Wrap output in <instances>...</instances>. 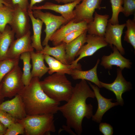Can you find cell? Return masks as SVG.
<instances>
[{
	"label": "cell",
	"mask_w": 135,
	"mask_h": 135,
	"mask_svg": "<svg viewBox=\"0 0 135 135\" xmlns=\"http://www.w3.org/2000/svg\"><path fill=\"white\" fill-rule=\"evenodd\" d=\"M87 23L85 21L74 22L72 20L56 30L50 38V40L54 46L61 44L64 39L72 32L81 30H87Z\"/></svg>",
	"instance_id": "cell-16"
},
{
	"label": "cell",
	"mask_w": 135,
	"mask_h": 135,
	"mask_svg": "<svg viewBox=\"0 0 135 135\" xmlns=\"http://www.w3.org/2000/svg\"><path fill=\"white\" fill-rule=\"evenodd\" d=\"M102 0H82L81 3L77 4L74 10V18L73 20L75 23L82 21L86 22L87 24L92 21L93 15L96 9L100 10L106 8L102 7L100 4Z\"/></svg>",
	"instance_id": "cell-7"
},
{
	"label": "cell",
	"mask_w": 135,
	"mask_h": 135,
	"mask_svg": "<svg viewBox=\"0 0 135 135\" xmlns=\"http://www.w3.org/2000/svg\"><path fill=\"white\" fill-rule=\"evenodd\" d=\"M32 62V69L31 72L32 77H36L41 78L48 72L49 68L44 62V54L34 51L30 52Z\"/></svg>",
	"instance_id": "cell-23"
},
{
	"label": "cell",
	"mask_w": 135,
	"mask_h": 135,
	"mask_svg": "<svg viewBox=\"0 0 135 135\" xmlns=\"http://www.w3.org/2000/svg\"><path fill=\"white\" fill-rule=\"evenodd\" d=\"M112 49L113 52L110 54L102 56L101 65L106 69H112L113 66H116L122 70L125 68H130L132 63L130 60L124 57L114 46Z\"/></svg>",
	"instance_id": "cell-17"
},
{
	"label": "cell",
	"mask_w": 135,
	"mask_h": 135,
	"mask_svg": "<svg viewBox=\"0 0 135 135\" xmlns=\"http://www.w3.org/2000/svg\"><path fill=\"white\" fill-rule=\"evenodd\" d=\"M32 13L35 18L40 20L45 25L44 31L46 36L42 43L44 46L48 44L52 35L60 26L68 22L62 16L56 15L49 12H44L40 10H33Z\"/></svg>",
	"instance_id": "cell-6"
},
{
	"label": "cell",
	"mask_w": 135,
	"mask_h": 135,
	"mask_svg": "<svg viewBox=\"0 0 135 135\" xmlns=\"http://www.w3.org/2000/svg\"><path fill=\"white\" fill-rule=\"evenodd\" d=\"M12 3L13 6L17 5L22 9L27 10L29 5L28 0H12Z\"/></svg>",
	"instance_id": "cell-36"
},
{
	"label": "cell",
	"mask_w": 135,
	"mask_h": 135,
	"mask_svg": "<svg viewBox=\"0 0 135 135\" xmlns=\"http://www.w3.org/2000/svg\"><path fill=\"white\" fill-rule=\"evenodd\" d=\"M65 45V44L62 42L58 45L51 47L48 44L45 46L42 51L38 52L52 56L64 64H70L66 59Z\"/></svg>",
	"instance_id": "cell-25"
},
{
	"label": "cell",
	"mask_w": 135,
	"mask_h": 135,
	"mask_svg": "<svg viewBox=\"0 0 135 135\" xmlns=\"http://www.w3.org/2000/svg\"><path fill=\"white\" fill-rule=\"evenodd\" d=\"M21 97L27 115L57 113L60 102L49 97L44 92L40 78L32 77L30 84L18 93Z\"/></svg>",
	"instance_id": "cell-2"
},
{
	"label": "cell",
	"mask_w": 135,
	"mask_h": 135,
	"mask_svg": "<svg viewBox=\"0 0 135 135\" xmlns=\"http://www.w3.org/2000/svg\"><path fill=\"white\" fill-rule=\"evenodd\" d=\"M20 58L22 60L23 64L22 81L24 86H26L30 84L32 78L30 71L32 65L30 63V52H25L22 54Z\"/></svg>",
	"instance_id": "cell-26"
},
{
	"label": "cell",
	"mask_w": 135,
	"mask_h": 135,
	"mask_svg": "<svg viewBox=\"0 0 135 135\" xmlns=\"http://www.w3.org/2000/svg\"><path fill=\"white\" fill-rule=\"evenodd\" d=\"M92 89L98 103L97 111L92 118V120L98 123L101 122L103 115L107 111L112 108L118 105L117 102H112V99L106 98L102 96L100 93V88L97 86L93 85L88 82Z\"/></svg>",
	"instance_id": "cell-15"
},
{
	"label": "cell",
	"mask_w": 135,
	"mask_h": 135,
	"mask_svg": "<svg viewBox=\"0 0 135 135\" xmlns=\"http://www.w3.org/2000/svg\"><path fill=\"white\" fill-rule=\"evenodd\" d=\"M127 30L125 32L124 40L130 44L135 49V19H128L126 21Z\"/></svg>",
	"instance_id": "cell-29"
},
{
	"label": "cell",
	"mask_w": 135,
	"mask_h": 135,
	"mask_svg": "<svg viewBox=\"0 0 135 135\" xmlns=\"http://www.w3.org/2000/svg\"><path fill=\"white\" fill-rule=\"evenodd\" d=\"M4 2L8 4L13 6L12 3V0H3Z\"/></svg>",
	"instance_id": "cell-42"
},
{
	"label": "cell",
	"mask_w": 135,
	"mask_h": 135,
	"mask_svg": "<svg viewBox=\"0 0 135 135\" xmlns=\"http://www.w3.org/2000/svg\"><path fill=\"white\" fill-rule=\"evenodd\" d=\"M122 12L128 17L134 14L135 11V0H123Z\"/></svg>",
	"instance_id": "cell-32"
},
{
	"label": "cell",
	"mask_w": 135,
	"mask_h": 135,
	"mask_svg": "<svg viewBox=\"0 0 135 135\" xmlns=\"http://www.w3.org/2000/svg\"><path fill=\"white\" fill-rule=\"evenodd\" d=\"M0 110L7 112L16 120H22L27 115L22 99L19 94L12 99L0 104Z\"/></svg>",
	"instance_id": "cell-14"
},
{
	"label": "cell",
	"mask_w": 135,
	"mask_h": 135,
	"mask_svg": "<svg viewBox=\"0 0 135 135\" xmlns=\"http://www.w3.org/2000/svg\"><path fill=\"white\" fill-rule=\"evenodd\" d=\"M44 0H30V3L28 8L31 9L32 7L37 3H39ZM57 2L60 3L62 2V0H54Z\"/></svg>",
	"instance_id": "cell-37"
},
{
	"label": "cell",
	"mask_w": 135,
	"mask_h": 135,
	"mask_svg": "<svg viewBox=\"0 0 135 135\" xmlns=\"http://www.w3.org/2000/svg\"><path fill=\"white\" fill-rule=\"evenodd\" d=\"M7 128L0 122V135H4Z\"/></svg>",
	"instance_id": "cell-38"
},
{
	"label": "cell",
	"mask_w": 135,
	"mask_h": 135,
	"mask_svg": "<svg viewBox=\"0 0 135 135\" xmlns=\"http://www.w3.org/2000/svg\"><path fill=\"white\" fill-rule=\"evenodd\" d=\"M17 120L7 112L0 110V122L6 128Z\"/></svg>",
	"instance_id": "cell-33"
},
{
	"label": "cell",
	"mask_w": 135,
	"mask_h": 135,
	"mask_svg": "<svg viewBox=\"0 0 135 135\" xmlns=\"http://www.w3.org/2000/svg\"><path fill=\"white\" fill-rule=\"evenodd\" d=\"M126 24L113 25L108 22L104 36L106 42L112 48L113 45L122 55L125 52L122 43L121 38L123 31Z\"/></svg>",
	"instance_id": "cell-13"
},
{
	"label": "cell",
	"mask_w": 135,
	"mask_h": 135,
	"mask_svg": "<svg viewBox=\"0 0 135 135\" xmlns=\"http://www.w3.org/2000/svg\"><path fill=\"white\" fill-rule=\"evenodd\" d=\"M15 36L14 32L8 25L3 32H0V61L7 58V52Z\"/></svg>",
	"instance_id": "cell-24"
},
{
	"label": "cell",
	"mask_w": 135,
	"mask_h": 135,
	"mask_svg": "<svg viewBox=\"0 0 135 135\" xmlns=\"http://www.w3.org/2000/svg\"><path fill=\"white\" fill-rule=\"evenodd\" d=\"M6 5V6H12L4 2L3 0H0V6H3L4 5Z\"/></svg>",
	"instance_id": "cell-41"
},
{
	"label": "cell",
	"mask_w": 135,
	"mask_h": 135,
	"mask_svg": "<svg viewBox=\"0 0 135 135\" xmlns=\"http://www.w3.org/2000/svg\"><path fill=\"white\" fill-rule=\"evenodd\" d=\"M31 34L30 30L24 36L14 40L8 51L7 58L12 59L20 58L22 54L34 51V49L31 44Z\"/></svg>",
	"instance_id": "cell-11"
},
{
	"label": "cell",
	"mask_w": 135,
	"mask_h": 135,
	"mask_svg": "<svg viewBox=\"0 0 135 135\" xmlns=\"http://www.w3.org/2000/svg\"><path fill=\"white\" fill-rule=\"evenodd\" d=\"M122 70L119 68H117V76L112 83L107 84L100 81V82L101 88H104L114 92L116 96V101L121 106L124 104L122 98V94L132 88L130 82L126 81L123 77Z\"/></svg>",
	"instance_id": "cell-10"
},
{
	"label": "cell",
	"mask_w": 135,
	"mask_h": 135,
	"mask_svg": "<svg viewBox=\"0 0 135 135\" xmlns=\"http://www.w3.org/2000/svg\"><path fill=\"white\" fill-rule=\"evenodd\" d=\"M14 10V6L4 5L0 6V32L4 30L6 26L10 24Z\"/></svg>",
	"instance_id": "cell-27"
},
{
	"label": "cell",
	"mask_w": 135,
	"mask_h": 135,
	"mask_svg": "<svg viewBox=\"0 0 135 135\" xmlns=\"http://www.w3.org/2000/svg\"><path fill=\"white\" fill-rule=\"evenodd\" d=\"M54 115L48 114L26 115L17 121L23 124L26 135H49L56 130Z\"/></svg>",
	"instance_id": "cell-4"
},
{
	"label": "cell",
	"mask_w": 135,
	"mask_h": 135,
	"mask_svg": "<svg viewBox=\"0 0 135 135\" xmlns=\"http://www.w3.org/2000/svg\"><path fill=\"white\" fill-rule=\"evenodd\" d=\"M25 134L24 127L21 123L17 121L10 125L7 128L5 135H18Z\"/></svg>",
	"instance_id": "cell-31"
},
{
	"label": "cell",
	"mask_w": 135,
	"mask_h": 135,
	"mask_svg": "<svg viewBox=\"0 0 135 135\" xmlns=\"http://www.w3.org/2000/svg\"><path fill=\"white\" fill-rule=\"evenodd\" d=\"M41 86L44 92L53 100L67 102L70 98L74 87L65 74L54 73L41 81Z\"/></svg>",
	"instance_id": "cell-3"
},
{
	"label": "cell",
	"mask_w": 135,
	"mask_h": 135,
	"mask_svg": "<svg viewBox=\"0 0 135 135\" xmlns=\"http://www.w3.org/2000/svg\"><path fill=\"white\" fill-rule=\"evenodd\" d=\"M22 72L18 64L16 65L3 78L1 91L4 97L11 98L24 88L22 80Z\"/></svg>",
	"instance_id": "cell-5"
},
{
	"label": "cell",
	"mask_w": 135,
	"mask_h": 135,
	"mask_svg": "<svg viewBox=\"0 0 135 135\" xmlns=\"http://www.w3.org/2000/svg\"><path fill=\"white\" fill-rule=\"evenodd\" d=\"M111 4L112 14L111 18L108 22L112 24H119L118 16L120 12L123 10V0H110Z\"/></svg>",
	"instance_id": "cell-30"
},
{
	"label": "cell",
	"mask_w": 135,
	"mask_h": 135,
	"mask_svg": "<svg viewBox=\"0 0 135 135\" xmlns=\"http://www.w3.org/2000/svg\"><path fill=\"white\" fill-rule=\"evenodd\" d=\"M99 130L104 135H112L113 133L112 127L106 122L100 123L99 125Z\"/></svg>",
	"instance_id": "cell-35"
},
{
	"label": "cell",
	"mask_w": 135,
	"mask_h": 135,
	"mask_svg": "<svg viewBox=\"0 0 135 135\" xmlns=\"http://www.w3.org/2000/svg\"><path fill=\"white\" fill-rule=\"evenodd\" d=\"M44 60L48 66V72L50 75L58 73L70 75L74 69L82 70V68L72 64L67 65L46 54H44Z\"/></svg>",
	"instance_id": "cell-20"
},
{
	"label": "cell",
	"mask_w": 135,
	"mask_h": 135,
	"mask_svg": "<svg viewBox=\"0 0 135 135\" xmlns=\"http://www.w3.org/2000/svg\"><path fill=\"white\" fill-rule=\"evenodd\" d=\"M19 59L6 58L0 61V84L5 76L18 64Z\"/></svg>",
	"instance_id": "cell-28"
},
{
	"label": "cell",
	"mask_w": 135,
	"mask_h": 135,
	"mask_svg": "<svg viewBox=\"0 0 135 135\" xmlns=\"http://www.w3.org/2000/svg\"><path fill=\"white\" fill-rule=\"evenodd\" d=\"M28 12L32 25L33 34L31 37L32 46L36 52H39L43 49L42 44L41 37L42 29L43 24L40 19L35 18L32 13V10L28 8Z\"/></svg>",
	"instance_id": "cell-19"
},
{
	"label": "cell",
	"mask_w": 135,
	"mask_h": 135,
	"mask_svg": "<svg viewBox=\"0 0 135 135\" xmlns=\"http://www.w3.org/2000/svg\"><path fill=\"white\" fill-rule=\"evenodd\" d=\"M82 0H78L74 2L60 5L50 2H46L44 4L38 6H33L31 9L34 10H53L60 14L68 22L74 18L73 10L76 6Z\"/></svg>",
	"instance_id": "cell-12"
},
{
	"label": "cell",
	"mask_w": 135,
	"mask_h": 135,
	"mask_svg": "<svg viewBox=\"0 0 135 135\" xmlns=\"http://www.w3.org/2000/svg\"><path fill=\"white\" fill-rule=\"evenodd\" d=\"M86 43L78 52V58L71 64L76 66L81 67L78 62L85 57L92 55L100 49L106 46L108 44L105 40L104 37H100L88 34L86 36Z\"/></svg>",
	"instance_id": "cell-9"
},
{
	"label": "cell",
	"mask_w": 135,
	"mask_h": 135,
	"mask_svg": "<svg viewBox=\"0 0 135 135\" xmlns=\"http://www.w3.org/2000/svg\"><path fill=\"white\" fill-rule=\"evenodd\" d=\"M2 84L1 83L0 84V104L3 100L4 97L3 96L1 91Z\"/></svg>",
	"instance_id": "cell-39"
},
{
	"label": "cell",
	"mask_w": 135,
	"mask_h": 135,
	"mask_svg": "<svg viewBox=\"0 0 135 135\" xmlns=\"http://www.w3.org/2000/svg\"><path fill=\"white\" fill-rule=\"evenodd\" d=\"M87 32L86 30L77 38L66 44L65 49L66 58L69 64H71L74 60L78 52L86 43Z\"/></svg>",
	"instance_id": "cell-21"
},
{
	"label": "cell",
	"mask_w": 135,
	"mask_h": 135,
	"mask_svg": "<svg viewBox=\"0 0 135 135\" xmlns=\"http://www.w3.org/2000/svg\"><path fill=\"white\" fill-rule=\"evenodd\" d=\"M86 30H81L73 32L67 36L63 40L62 42L67 44L75 39Z\"/></svg>",
	"instance_id": "cell-34"
},
{
	"label": "cell",
	"mask_w": 135,
	"mask_h": 135,
	"mask_svg": "<svg viewBox=\"0 0 135 135\" xmlns=\"http://www.w3.org/2000/svg\"><path fill=\"white\" fill-rule=\"evenodd\" d=\"M93 91L90 88L86 80H81L76 84L72 94L69 100L64 105L60 106V111L66 120V125L63 126L66 132L75 134L72 130L73 129L76 134L80 135L82 131V122L83 119H88L92 117L93 106L86 103L88 98H94Z\"/></svg>",
	"instance_id": "cell-1"
},
{
	"label": "cell",
	"mask_w": 135,
	"mask_h": 135,
	"mask_svg": "<svg viewBox=\"0 0 135 135\" xmlns=\"http://www.w3.org/2000/svg\"><path fill=\"white\" fill-rule=\"evenodd\" d=\"M77 0H62V2L66 4L74 2Z\"/></svg>",
	"instance_id": "cell-40"
},
{
	"label": "cell",
	"mask_w": 135,
	"mask_h": 135,
	"mask_svg": "<svg viewBox=\"0 0 135 135\" xmlns=\"http://www.w3.org/2000/svg\"><path fill=\"white\" fill-rule=\"evenodd\" d=\"M100 62V60L98 59L94 66L88 70L83 71L76 68L72 70L70 75L74 80L81 79L88 80L94 83L100 88H101L97 71Z\"/></svg>",
	"instance_id": "cell-22"
},
{
	"label": "cell",
	"mask_w": 135,
	"mask_h": 135,
	"mask_svg": "<svg viewBox=\"0 0 135 135\" xmlns=\"http://www.w3.org/2000/svg\"><path fill=\"white\" fill-rule=\"evenodd\" d=\"M14 6L13 15L10 25L17 38L30 31V18L28 10L22 9L17 5Z\"/></svg>",
	"instance_id": "cell-8"
},
{
	"label": "cell",
	"mask_w": 135,
	"mask_h": 135,
	"mask_svg": "<svg viewBox=\"0 0 135 135\" xmlns=\"http://www.w3.org/2000/svg\"><path fill=\"white\" fill-rule=\"evenodd\" d=\"M93 20L87 24V32L88 34L104 37L108 22L109 16L102 15L95 12Z\"/></svg>",
	"instance_id": "cell-18"
}]
</instances>
